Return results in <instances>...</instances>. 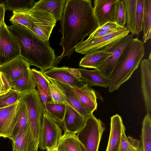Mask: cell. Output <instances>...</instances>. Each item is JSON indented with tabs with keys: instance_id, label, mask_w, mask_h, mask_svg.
Listing matches in <instances>:
<instances>
[{
	"instance_id": "6da1fadb",
	"label": "cell",
	"mask_w": 151,
	"mask_h": 151,
	"mask_svg": "<svg viewBox=\"0 0 151 151\" xmlns=\"http://www.w3.org/2000/svg\"><path fill=\"white\" fill-rule=\"evenodd\" d=\"M60 23L61 27L59 32L63 35L60 44L63 51L56 58L53 67L64 57L69 58L78 41H83L99 27L90 0H66Z\"/></svg>"
},
{
	"instance_id": "7a4b0ae2",
	"label": "cell",
	"mask_w": 151,
	"mask_h": 151,
	"mask_svg": "<svg viewBox=\"0 0 151 151\" xmlns=\"http://www.w3.org/2000/svg\"><path fill=\"white\" fill-rule=\"evenodd\" d=\"M20 48V55L42 73L53 67L56 58L49 41L45 40L24 26H7Z\"/></svg>"
},
{
	"instance_id": "3957f363",
	"label": "cell",
	"mask_w": 151,
	"mask_h": 151,
	"mask_svg": "<svg viewBox=\"0 0 151 151\" xmlns=\"http://www.w3.org/2000/svg\"><path fill=\"white\" fill-rule=\"evenodd\" d=\"M145 54L144 43L137 37L133 38L124 49L113 72L109 87L110 92L117 90L130 78Z\"/></svg>"
},
{
	"instance_id": "277c9868",
	"label": "cell",
	"mask_w": 151,
	"mask_h": 151,
	"mask_svg": "<svg viewBox=\"0 0 151 151\" xmlns=\"http://www.w3.org/2000/svg\"><path fill=\"white\" fill-rule=\"evenodd\" d=\"M20 99L26 106L29 125L33 137L39 141L44 107L38 91L35 89L21 93Z\"/></svg>"
},
{
	"instance_id": "5b68a950",
	"label": "cell",
	"mask_w": 151,
	"mask_h": 151,
	"mask_svg": "<svg viewBox=\"0 0 151 151\" xmlns=\"http://www.w3.org/2000/svg\"><path fill=\"white\" fill-rule=\"evenodd\" d=\"M105 127L102 121L92 114L86 119L84 125L76 134L83 151H98Z\"/></svg>"
},
{
	"instance_id": "8992f818",
	"label": "cell",
	"mask_w": 151,
	"mask_h": 151,
	"mask_svg": "<svg viewBox=\"0 0 151 151\" xmlns=\"http://www.w3.org/2000/svg\"><path fill=\"white\" fill-rule=\"evenodd\" d=\"M62 130L59 124L46 113L44 108L38 147L42 150L57 147L63 135Z\"/></svg>"
},
{
	"instance_id": "52a82bcc",
	"label": "cell",
	"mask_w": 151,
	"mask_h": 151,
	"mask_svg": "<svg viewBox=\"0 0 151 151\" xmlns=\"http://www.w3.org/2000/svg\"><path fill=\"white\" fill-rule=\"evenodd\" d=\"M28 28L42 39L49 41L57 21L52 15L41 9L32 8L28 12Z\"/></svg>"
},
{
	"instance_id": "ba28073f",
	"label": "cell",
	"mask_w": 151,
	"mask_h": 151,
	"mask_svg": "<svg viewBox=\"0 0 151 151\" xmlns=\"http://www.w3.org/2000/svg\"><path fill=\"white\" fill-rule=\"evenodd\" d=\"M129 32L125 27L116 32L101 37L86 39L79 42L76 52L85 55L103 51L111 44L128 35Z\"/></svg>"
},
{
	"instance_id": "9c48e42d",
	"label": "cell",
	"mask_w": 151,
	"mask_h": 151,
	"mask_svg": "<svg viewBox=\"0 0 151 151\" xmlns=\"http://www.w3.org/2000/svg\"><path fill=\"white\" fill-rule=\"evenodd\" d=\"M133 38V35L132 34L128 35L111 44L103 50H108L111 53L103 66L98 70L102 75L111 79L115 67L123 50Z\"/></svg>"
},
{
	"instance_id": "30bf717a",
	"label": "cell",
	"mask_w": 151,
	"mask_h": 151,
	"mask_svg": "<svg viewBox=\"0 0 151 151\" xmlns=\"http://www.w3.org/2000/svg\"><path fill=\"white\" fill-rule=\"evenodd\" d=\"M0 65L20 55L18 44L5 22L0 27Z\"/></svg>"
},
{
	"instance_id": "8fae6325",
	"label": "cell",
	"mask_w": 151,
	"mask_h": 151,
	"mask_svg": "<svg viewBox=\"0 0 151 151\" xmlns=\"http://www.w3.org/2000/svg\"><path fill=\"white\" fill-rule=\"evenodd\" d=\"M119 0H95L93 10L99 27L108 22H116Z\"/></svg>"
},
{
	"instance_id": "7c38bea8",
	"label": "cell",
	"mask_w": 151,
	"mask_h": 151,
	"mask_svg": "<svg viewBox=\"0 0 151 151\" xmlns=\"http://www.w3.org/2000/svg\"><path fill=\"white\" fill-rule=\"evenodd\" d=\"M31 65L30 63L20 55L0 65V72L10 85L12 81L30 68Z\"/></svg>"
},
{
	"instance_id": "4fadbf2b",
	"label": "cell",
	"mask_w": 151,
	"mask_h": 151,
	"mask_svg": "<svg viewBox=\"0 0 151 151\" xmlns=\"http://www.w3.org/2000/svg\"><path fill=\"white\" fill-rule=\"evenodd\" d=\"M19 100L8 106L0 109V137L10 139L16 123Z\"/></svg>"
},
{
	"instance_id": "5bb4252c",
	"label": "cell",
	"mask_w": 151,
	"mask_h": 151,
	"mask_svg": "<svg viewBox=\"0 0 151 151\" xmlns=\"http://www.w3.org/2000/svg\"><path fill=\"white\" fill-rule=\"evenodd\" d=\"M86 119L67 103L64 117L60 126L64 133L76 134L84 125Z\"/></svg>"
},
{
	"instance_id": "9a60e30c",
	"label": "cell",
	"mask_w": 151,
	"mask_h": 151,
	"mask_svg": "<svg viewBox=\"0 0 151 151\" xmlns=\"http://www.w3.org/2000/svg\"><path fill=\"white\" fill-rule=\"evenodd\" d=\"M142 92L147 113L151 111V58L140 63Z\"/></svg>"
},
{
	"instance_id": "2e32d148",
	"label": "cell",
	"mask_w": 151,
	"mask_h": 151,
	"mask_svg": "<svg viewBox=\"0 0 151 151\" xmlns=\"http://www.w3.org/2000/svg\"><path fill=\"white\" fill-rule=\"evenodd\" d=\"M68 67H54L44 71L43 73L47 78L68 85L71 87L80 88L85 84L82 80L71 75L68 70Z\"/></svg>"
},
{
	"instance_id": "e0dca14e",
	"label": "cell",
	"mask_w": 151,
	"mask_h": 151,
	"mask_svg": "<svg viewBox=\"0 0 151 151\" xmlns=\"http://www.w3.org/2000/svg\"><path fill=\"white\" fill-rule=\"evenodd\" d=\"M72 90L75 94L81 105L88 111L93 114L97 109V99H99V93L85 84L80 88L71 87Z\"/></svg>"
},
{
	"instance_id": "ac0fdd59",
	"label": "cell",
	"mask_w": 151,
	"mask_h": 151,
	"mask_svg": "<svg viewBox=\"0 0 151 151\" xmlns=\"http://www.w3.org/2000/svg\"><path fill=\"white\" fill-rule=\"evenodd\" d=\"M13 150L17 151H35L39 141L34 139L29 126L21 131L12 140Z\"/></svg>"
},
{
	"instance_id": "d6986e66",
	"label": "cell",
	"mask_w": 151,
	"mask_h": 151,
	"mask_svg": "<svg viewBox=\"0 0 151 151\" xmlns=\"http://www.w3.org/2000/svg\"><path fill=\"white\" fill-rule=\"evenodd\" d=\"M47 78L60 91L66 103L86 119L92 114L87 110L80 103L72 90L71 86L52 79L49 78Z\"/></svg>"
},
{
	"instance_id": "ffe728a7",
	"label": "cell",
	"mask_w": 151,
	"mask_h": 151,
	"mask_svg": "<svg viewBox=\"0 0 151 151\" xmlns=\"http://www.w3.org/2000/svg\"><path fill=\"white\" fill-rule=\"evenodd\" d=\"M125 127L119 114L111 117L109 136L106 151H119L121 136Z\"/></svg>"
},
{
	"instance_id": "44dd1931",
	"label": "cell",
	"mask_w": 151,
	"mask_h": 151,
	"mask_svg": "<svg viewBox=\"0 0 151 151\" xmlns=\"http://www.w3.org/2000/svg\"><path fill=\"white\" fill-rule=\"evenodd\" d=\"M66 0H40L35 2L32 8L44 10L50 14L56 21L61 20Z\"/></svg>"
},
{
	"instance_id": "7402d4cb",
	"label": "cell",
	"mask_w": 151,
	"mask_h": 151,
	"mask_svg": "<svg viewBox=\"0 0 151 151\" xmlns=\"http://www.w3.org/2000/svg\"><path fill=\"white\" fill-rule=\"evenodd\" d=\"M81 74V78L90 86H97L109 87L110 79L103 76L97 69L89 70L85 68H78Z\"/></svg>"
},
{
	"instance_id": "603a6c76",
	"label": "cell",
	"mask_w": 151,
	"mask_h": 151,
	"mask_svg": "<svg viewBox=\"0 0 151 151\" xmlns=\"http://www.w3.org/2000/svg\"><path fill=\"white\" fill-rule=\"evenodd\" d=\"M37 85L30 68L10 83L12 88L20 93L35 89Z\"/></svg>"
},
{
	"instance_id": "cb8c5ba5",
	"label": "cell",
	"mask_w": 151,
	"mask_h": 151,
	"mask_svg": "<svg viewBox=\"0 0 151 151\" xmlns=\"http://www.w3.org/2000/svg\"><path fill=\"white\" fill-rule=\"evenodd\" d=\"M111 53L109 51L104 50L85 55L81 59L79 66L99 70L103 66Z\"/></svg>"
},
{
	"instance_id": "d4e9b609",
	"label": "cell",
	"mask_w": 151,
	"mask_h": 151,
	"mask_svg": "<svg viewBox=\"0 0 151 151\" xmlns=\"http://www.w3.org/2000/svg\"><path fill=\"white\" fill-rule=\"evenodd\" d=\"M58 151H83L75 134L64 133L57 147Z\"/></svg>"
},
{
	"instance_id": "484cf974",
	"label": "cell",
	"mask_w": 151,
	"mask_h": 151,
	"mask_svg": "<svg viewBox=\"0 0 151 151\" xmlns=\"http://www.w3.org/2000/svg\"><path fill=\"white\" fill-rule=\"evenodd\" d=\"M126 12L125 27L133 35H137L136 29V9L137 0H123Z\"/></svg>"
},
{
	"instance_id": "4316f807",
	"label": "cell",
	"mask_w": 151,
	"mask_h": 151,
	"mask_svg": "<svg viewBox=\"0 0 151 151\" xmlns=\"http://www.w3.org/2000/svg\"><path fill=\"white\" fill-rule=\"evenodd\" d=\"M17 113V122L10 139L11 140L21 131L29 126L26 106L24 102L20 99Z\"/></svg>"
},
{
	"instance_id": "83f0119b",
	"label": "cell",
	"mask_w": 151,
	"mask_h": 151,
	"mask_svg": "<svg viewBox=\"0 0 151 151\" xmlns=\"http://www.w3.org/2000/svg\"><path fill=\"white\" fill-rule=\"evenodd\" d=\"M140 140L142 151H151V116L147 113L142 122Z\"/></svg>"
},
{
	"instance_id": "f1b7e54d",
	"label": "cell",
	"mask_w": 151,
	"mask_h": 151,
	"mask_svg": "<svg viewBox=\"0 0 151 151\" xmlns=\"http://www.w3.org/2000/svg\"><path fill=\"white\" fill-rule=\"evenodd\" d=\"M66 104L55 103L50 100L46 104V113L60 125L64 117Z\"/></svg>"
},
{
	"instance_id": "f546056e",
	"label": "cell",
	"mask_w": 151,
	"mask_h": 151,
	"mask_svg": "<svg viewBox=\"0 0 151 151\" xmlns=\"http://www.w3.org/2000/svg\"><path fill=\"white\" fill-rule=\"evenodd\" d=\"M5 10L11 11H29L34 6L35 2L33 0H3Z\"/></svg>"
},
{
	"instance_id": "4dcf8cb0",
	"label": "cell",
	"mask_w": 151,
	"mask_h": 151,
	"mask_svg": "<svg viewBox=\"0 0 151 151\" xmlns=\"http://www.w3.org/2000/svg\"><path fill=\"white\" fill-rule=\"evenodd\" d=\"M21 93L11 88L0 95V109L13 104L20 100Z\"/></svg>"
},
{
	"instance_id": "1f68e13d",
	"label": "cell",
	"mask_w": 151,
	"mask_h": 151,
	"mask_svg": "<svg viewBox=\"0 0 151 151\" xmlns=\"http://www.w3.org/2000/svg\"><path fill=\"white\" fill-rule=\"evenodd\" d=\"M151 0H145L143 21V42H146L147 35L151 29Z\"/></svg>"
},
{
	"instance_id": "d6a6232c",
	"label": "cell",
	"mask_w": 151,
	"mask_h": 151,
	"mask_svg": "<svg viewBox=\"0 0 151 151\" xmlns=\"http://www.w3.org/2000/svg\"><path fill=\"white\" fill-rule=\"evenodd\" d=\"M29 11H13V14L9 20L12 24H21L28 28L29 25Z\"/></svg>"
},
{
	"instance_id": "836d02e7",
	"label": "cell",
	"mask_w": 151,
	"mask_h": 151,
	"mask_svg": "<svg viewBox=\"0 0 151 151\" xmlns=\"http://www.w3.org/2000/svg\"><path fill=\"white\" fill-rule=\"evenodd\" d=\"M145 0H137L136 9V29L137 35L142 31Z\"/></svg>"
},
{
	"instance_id": "e575fe53",
	"label": "cell",
	"mask_w": 151,
	"mask_h": 151,
	"mask_svg": "<svg viewBox=\"0 0 151 151\" xmlns=\"http://www.w3.org/2000/svg\"><path fill=\"white\" fill-rule=\"evenodd\" d=\"M31 70L37 83L42 87L51 97L49 85L50 81L41 71L37 70L34 68L31 69Z\"/></svg>"
},
{
	"instance_id": "d590c367",
	"label": "cell",
	"mask_w": 151,
	"mask_h": 151,
	"mask_svg": "<svg viewBox=\"0 0 151 151\" xmlns=\"http://www.w3.org/2000/svg\"><path fill=\"white\" fill-rule=\"evenodd\" d=\"M126 20V12L123 0H119L116 13V23L119 25L125 27Z\"/></svg>"
},
{
	"instance_id": "8d00e7d4",
	"label": "cell",
	"mask_w": 151,
	"mask_h": 151,
	"mask_svg": "<svg viewBox=\"0 0 151 151\" xmlns=\"http://www.w3.org/2000/svg\"><path fill=\"white\" fill-rule=\"evenodd\" d=\"M51 101L55 103H67L62 93L53 84L49 83Z\"/></svg>"
},
{
	"instance_id": "74e56055",
	"label": "cell",
	"mask_w": 151,
	"mask_h": 151,
	"mask_svg": "<svg viewBox=\"0 0 151 151\" xmlns=\"http://www.w3.org/2000/svg\"><path fill=\"white\" fill-rule=\"evenodd\" d=\"M122 27L118 24L116 22H108L102 26L98 27L93 32L97 33L111 29L120 28Z\"/></svg>"
},
{
	"instance_id": "f35d334b",
	"label": "cell",
	"mask_w": 151,
	"mask_h": 151,
	"mask_svg": "<svg viewBox=\"0 0 151 151\" xmlns=\"http://www.w3.org/2000/svg\"><path fill=\"white\" fill-rule=\"evenodd\" d=\"M128 138L130 144L127 151H142L140 140L130 136H128Z\"/></svg>"
},
{
	"instance_id": "ab89813d",
	"label": "cell",
	"mask_w": 151,
	"mask_h": 151,
	"mask_svg": "<svg viewBox=\"0 0 151 151\" xmlns=\"http://www.w3.org/2000/svg\"><path fill=\"white\" fill-rule=\"evenodd\" d=\"M37 88L44 107L45 109L46 103L51 100V98L46 91L38 84H37Z\"/></svg>"
},
{
	"instance_id": "60d3db41",
	"label": "cell",
	"mask_w": 151,
	"mask_h": 151,
	"mask_svg": "<svg viewBox=\"0 0 151 151\" xmlns=\"http://www.w3.org/2000/svg\"><path fill=\"white\" fill-rule=\"evenodd\" d=\"M129 142L125 134V127L124 128L121 137L119 151H127L129 145Z\"/></svg>"
},
{
	"instance_id": "b9f144b4",
	"label": "cell",
	"mask_w": 151,
	"mask_h": 151,
	"mask_svg": "<svg viewBox=\"0 0 151 151\" xmlns=\"http://www.w3.org/2000/svg\"><path fill=\"white\" fill-rule=\"evenodd\" d=\"M11 88L4 76L0 72V95L5 93Z\"/></svg>"
},
{
	"instance_id": "7bdbcfd3",
	"label": "cell",
	"mask_w": 151,
	"mask_h": 151,
	"mask_svg": "<svg viewBox=\"0 0 151 151\" xmlns=\"http://www.w3.org/2000/svg\"><path fill=\"white\" fill-rule=\"evenodd\" d=\"M125 27H124L122 28L111 29L97 33H92L89 35L87 39H91L114 33L123 29Z\"/></svg>"
},
{
	"instance_id": "ee69618b",
	"label": "cell",
	"mask_w": 151,
	"mask_h": 151,
	"mask_svg": "<svg viewBox=\"0 0 151 151\" xmlns=\"http://www.w3.org/2000/svg\"><path fill=\"white\" fill-rule=\"evenodd\" d=\"M6 11L4 4L3 3L0 4V27L4 22V16Z\"/></svg>"
},
{
	"instance_id": "f6af8a7d",
	"label": "cell",
	"mask_w": 151,
	"mask_h": 151,
	"mask_svg": "<svg viewBox=\"0 0 151 151\" xmlns=\"http://www.w3.org/2000/svg\"><path fill=\"white\" fill-rule=\"evenodd\" d=\"M67 70L73 76L78 78H81V74L78 69L68 67Z\"/></svg>"
},
{
	"instance_id": "bcb514c9",
	"label": "cell",
	"mask_w": 151,
	"mask_h": 151,
	"mask_svg": "<svg viewBox=\"0 0 151 151\" xmlns=\"http://www.w3.org/2000/svg\"><path fill=\"white\" fill-rule=\"evenodd\" d=\"M151 29L149 30V32H148L146 40V41L147 42L149 39L151 38Z\"/></svg>"
},
{
	"instance_id": "7dc6e473",
	"label": "cell",
	"mask_w": 151,
	"mask_h": 151,
	"mask_svg": "<svg viewBox=\"0 0 151 151\" xmlns=\"http://www.w3.org/2000/svg\"><path fill=\"white\" fill-rule=\"evenodd\" d=\"M46 151H58L57 147L51 150H47Z\"/></svg>"
},
{
	"instance_id": "c3c4849f",
	"label": "cell",
	"mask_w": 151,
	"mask_h": 151,
	"mask_svg": "<svg viewBox=\"0 0 151 151\" xmlns=\"http://www.w3.org/2000/svg\"><path fill=\"white\" fill-rule=\"evenodd\" d=\"M3 0H0V4L3 2Z\"/></svg>"
},
{
	"instance_id": "681fc988",
	"label": "cell",
	"mask_w": 151,
	"mask_h": 151,
	"mask_svg": "<svg viewBox=\"0 0 151 151\" xmlns=\"http://www.w3.org/2000/svg\"><path fill=\"white\" fill-rule=\"evenodd\" d=\"M13 151H17L16 150H15L14 149H13Z\"/></svg>"
},
{
	"instance_id": "f907efd6",
	"label": "cell",
	"mask_w": 151,
	"mask_h": 151,
	"mask_svg": "<svg viewBox=\"0 0 151 151\" xmlns=\"http://www.w3.org/2000/svg\"><path fill=\"white\" fill-rule=\"evenodd\" d=\"M1 27V26H0ZM0 42H1V41H0Z\"/></svg>"
},
{
	"instance_id": "816d5d0a",
	"label": "cell",
	"mask_w": 151,
	"mask_h": 151,
	"mask_svg": "<svg viewBox=\"0 0 151 151\" xmlns=\"http://www.w3.org/2000/svg\"><path fill=\"white\" fill-rule=\"evenodd\" d=\"M35 151H38V150H36Z\"/></svg>"
}]
</instances>
